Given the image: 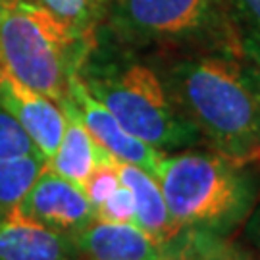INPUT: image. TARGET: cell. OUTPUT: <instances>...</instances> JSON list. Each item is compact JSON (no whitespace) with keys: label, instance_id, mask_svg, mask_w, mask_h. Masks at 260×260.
I'll list each match as a JSON object with an SVG mask.
<instances>
[{"label":"cell","instance_id":"ba28073f","mask_svg":"<svg viewBox=\"0 0 260 260\" xmlns=\"http://www.w3.org/2000/svg\"><path fill=\"white\" fill-rule=\"evenodd\" d=\"M0 108L18 121L43 156L52 158L66 129L60 104L0 70Z\"/></svg>","mask_w":260,"mask_h":260},{"label":"cell","instance_id":"8fae6325","mask_svg":"<svg viewBox=\"0 0 260 260\" xmlns=\"http://www.w3.org/2000/svg\"><path fill=\"white\" fill-rule=\"evenodd\" d=\"M118 176L133 195V205H135L133 223L139 225L143 232H147L166 249L181 232L168 210L166 199L162 195L158 179L147 170L120 160H118Z\"/></svg>","mask_w":260,"mask_h":260},{"label":"cell","instance_id":"8992f818","mask_svg":"<svg viewBox=\"0 0 260 260\" xmlns=\"http://www.w3.org/2000/svg\"><path fill=\"white\" fill-rule=\"evenodd\" d=\"M16 212L47 230L72 237L94 220L93 205L83 189L47 166L19 201Z\"/></svg>","mask_w":260,"mask_h":260},{"label":"cell","instance_id":"3957f363","mask_svg":"<svg viewBox=\"0 0 260 260\" xmlns=\"http://www.w3.org/2000/svg\"><path fill=\"white\" fill-rule=\"evenodd\" d=\"M156 179L179 232L232 239L260 201L256 162H235L212 149H183L160 160Z\"/></svg>","mask_w":260,"mask_h":260},{"label":"cell","instance_id":"277c9868","mask_svg":"<svg viewBox=\"0 0 260 260\" xmlns=\"http://www.w3.org/2000/svg\"><path fill=\"white\" fill-rule=\"evenodd\" d=\"M99 31L121 47L158 56L241 52L228 0H110Z\"/></svg>","mask_w":260,"mask_h":260},{"label":"cell","instance_id":"6da1fadb","mask_svg":"<svg viewBox=\"0 0 260 260\" xmlns=\"http://www.w3.org/2000/svg\"><path fill=\"white\" fill-rule=\"evenodd\" d=\"M172 96L208 149L235 162L260 160V68L237 50L150 54Z\"/></svg>","mask_w":260,"mask_h":260},{"label":"cell","instance_id":"5b68a950","mask_svg":"<svg viewBox=\"0 0 260 260\" xmlns=\"http://www.w3.org/2000/svg\"><path fill=\"white\" fill-rule=\"evenodd\" d=\"M93 41L74 37L31 0H0V70L54 103L66 99Z\"/></svg>","mask_w":260,"mask_h":260},{"label":"cell","instance_id":"52a82bcc","mask_svg":"<svg viewBox=\"0 0 260 260\" xmlns=\"http://www.w3.org/2000/svg\"><path fill=\"white\" fill-rule=\"evenodd\" d=\"M60 106L74 112L85 125V129L91 133V137L103 149L108 150L116 160L139 166L156 177L164 152H160L158 149L150 147L145 141L133 137L129 131L123 129L120 121L112 116V112L85 89L77 74L70 77L68 94L60 103Z\"/></svg>","mask_w":260,"mask_h":260},{"label":"cell","instance_id":"e0dca14e","mask_svg":"<svg viewBox=\"0 0 260 260\" xmlns=\"http://www.w3.org/2000/svg\"><path fill=\"white\" fill-rule=\"evenodd\" d=\"M121 185L118 176V160L104 162L93 170V174L87 177L83 185V193L87 195L89 203L93 205V210L101 206L108 197Z\"/></svg>","mask_w":260,"mask_h":260},{"label":"cell","instance_id":"ac0fdd59","mask_svg":"<svg viewBox=\"0 0 260 260\" xmlns=\"http://www.w3.org/2000/svg\"><path fill=\"white\" fill-rule=\"evenodd\" d=\"M23 154H41L25 131L8 112L0 108V158L23 156Z\"/></svg>","mask_w":260,"mask_h":260},{"label":"cell","instance_id":"9a60e30c","mask_svg":"<svg viewBox=\"0 0 260 260\" xmlns=\"http://www.w3.org/2000/svg\"><path fill=\"white\" fill-rule=\"evenodd\" d=\"M166 260H260V254L232 239L216 241L179 233L166 247Z\"/></svg>","mask_w":260,"mask_h":260},{"label":"cell","instance_id":"7a4b0ae2","mask_svg":"<svg viewBox=\"0 0 260 260\" xmlns=\"http://www.w3.org/2000/svg\"><path fill=\"white\" fill-rule=\"evenodd\" d=\"M75 74L123 129L160 152L168 154L203 143L199 129L172 96L152 56L145 58L143 52L121 47L96 31Z\"/></svg>","mask_w":260,"mask_h":260},{"label":"cell","instance_id":"44dd1931","mask_svg":"<svg viewBox=\"0 0 260 260\" xmlns=\"http://www.w3.org/2000/svg\"><path fill=\"white\" fill-rule=\"evenodd\" d=\"M256 164H258V168H260V160H258V162H256Z\"/></svg>","mask_w":260,"mask_h":260},{"label":"cell","instance_id":"2e32d148","mask_svg":"<svg viewBox=\"0 0 260 260\" xmlns=\"http://www.w3.org/2000/svg\"><path fill=\"white\" fill-rule=\"evenodd\" d=\"M237 45L245 58L260 68V0H228Z\"/></svg>","mask_w":260,"mask_h":260},{"label":"cell","instance_id":"30bf717a","mask_svg":"<svg viewBox=\"0 0 260 260\" xmlns=\"http://www.w3.org/2000/svg\"><path fill=\"white\" fill-rule=\"evenodd\" d=\"M0 260H83L75 237L47 230L16 210L0 220Z\"/></svg>","mask_w":260,"mask_h":260},{"label":"cell","instance_id":"7c38bea8","mask_svg":"<svg viewBox=\"0 0 260 260\" xmlns=\"http://www.w3.org/2000/svg\"><path fill=\"white\" fill-rule=\"evenodd\" d=\"M62 110L66 114V129L56 152L47 162V168L83 189L94 168L116 158L91 137L74 112L68 108Z\"/></svg>","mask_w":260,"mask_h":260},{"label":"cell","instance_id":"d6986e66","mask_svg":"<svg viewBox=\"0 0 260 260\" xmlns=\"http://www.w3.org/2000/svg\"><path fill=\"white\" fill-rule=\"evenodd\" d=\"M94 220L101 222L133 223L135 220V205L133 195L127 187L121 183L101 206L94 208Z\"/></svg>","mask_w":260,"mask_h":260},{"label":"cell","instance_id":"4fadbf2b","mask_svg":"<svg viewBox=\"0 0 260 260\" xmlns=\"http://www.w3.org/2000/svg\"><path fill=\"white\" fill-rule=\"evenodd\" d=\"M45 8L74 37L93 41L104 23L110 0H31Z\"/></svg>","mask_w":260,"mask_h":260},{"label":"cell","instance_id":"ffe728a7","mask_svg":"<svg viewBox=\"0 0 260 260\" xmlns=\"http://www.w3.org/2000/svg\"><path fill=\"white\" fill-rule=\"evenodd\" d=\"M241 233L243 239L249 243V247H252V251L260 254V201L252 208L251 216L247 218L245 225L241 228Z\"/></svg>","mask_w":260,"mask_h":260},{"label":"cell","instance_id":"9c48e42d","mask_svg":"<svg viewBox=\"0 0 260 260\" xmlns=\"http://www.w3.org/2000/svg\"><path fill=\"white\" fill-rule=\"evenodd\" d=\"M83 260H166V249L135 223L93 220L75 235Z\"/></svg>","mask_w":260,"mask_h":260},{"label":"cell","instance_id":"5bb4252c","mask_svg":"<svg viewBox=\"0 0 260 260\" xmlns=\"http://www.w3.org/2000/svg\"><path fill=\"white\" fill-rule=\"evenodd\" d=\"M47 162L43 154L0 158V220L18 208L19 201L45 170Z\"/></svg>","mask_w":260,"mask_h":260}]
</instances>
